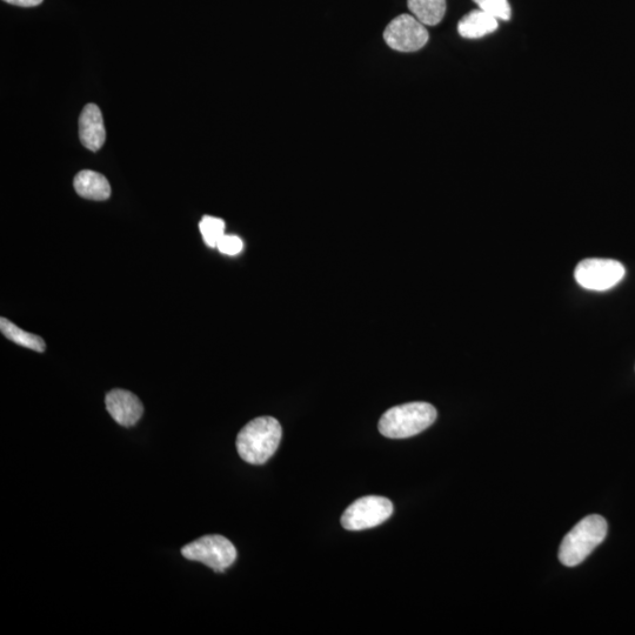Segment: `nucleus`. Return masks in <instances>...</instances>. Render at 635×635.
I'll return each mask as SVG.
<instances>
[{"instance_id": "14", "label": "nucleus", "mask_w": 635, "mask_h": 635, "mask_svg": "<svg viewBox=\"0 0 635 635\" xmlns=\"http://www.w3.org/2000/svg\"><path fill=\"white\" fill-rule=\"evenodd\" d=\"M204 242L209 247H217L220 239L225 235V222L223 219L205 216L199 224Z\"/></svg>"}, {"instance_id": "17", "label": "nucleus", "mask_w": 635, "mask_h": 635, "mask_svg": "<svg viewBox=\"0 0 635 635\" xmlns=\"http://www.w3.org/2000/svg\"><path fill=\"white\" fill-rule=\"evenodd\" d=\"M11 5L20 6V8H33L43 3V0H4Z\"/></svg>"}, {"instance_id": "1", "label": "nucleus", "mask_w": 635, "mask_h": 635, "mask_svg": "<svg viewBox=\"0 0 635 635\" xmlns=\"http://www.w3.org/2000/svg\"><path fill=\"white\" fill-rule=\"evenodd\" d=\"M282 436V426L276 418L253 419L238 434V454L246 463L263 465L277 452Z\"/></svg>"}, {"instance_id": "8", "label": "nucleus", "mask_w": 635, "mask_h": 635, "mask_svg": "<svg viewBox=\"0 0 635 635\" xmlns=\"http://www.w3.org/2000/svg\"><path fill=\"white\" fill-rule=\"evenodd\" d=\"M106 410L119 425L135 426L144 413L142 401L130 391L112 390L106 394Z\"/></svg>"}, {"instance_id": "5", "label": "nucleus", "mask_w": 635, "mask_h": 635, "mask_svg": "<svg viewBox=\"0 0 635 635\" xmlns=\"http://www.w3.org/2000/svg\"><path fill=\"white\" fill-rule=\"evenodd\" d=\"M393 514V504L384 497L369 496L360 498L347 507L342 517L345 530L363 531L377 527Z\"/></svg>"}, {"instance_id": "7", "label": "nucleus", "mask_w": 635, "mask_h": 635, "mask_svg": "<svg viewBox=\"0 0 635 635\" xmlns=\"http://www.w3.org/2000/svg\"><path fill=\"white\" fill-rule=\"evenodd\" d=\"M426 26L412 15H400L387 25L384 39L391 49L399 52H416L429 42Z\"/></svg>"}, {"instance_id": "3", "label": "nucleus", "mask_w": 635, "mask_h": 635, "mask_svg": "<svg viewBox=\"0 0 635 635\" xmlns=\"http://www.w3.org/2000/svg\"><path fill=\"white\" fill-rule=\"evenodd\" d=\"M607 521L597 514L588 516L572 528L559 548L560 563L578 566L603 543L607 536Z\"/></svg>"}, {"instance_id": "11", "label": "nucleus", "mask_w": 635, "mask_h": 635, "mask_svg": "<svg viewBox=\"0 0 635 635\" xmlns=\"http://www.w3.org/2000/svg\"><path fill=\"white\" fill-rule=\"evenodd\" d=\"M499 20L481 10H473L460 19L459 35L466 39L483 38L499 28Z\"/></svg>"}, {"instance_id": "15", "label": "nucleus", "mask_w": 635, "mask_h": 635, "mask_svg": "<svg viewBox=\"0 0 635 635\" xmlns=\"http://www.w3.org/2000/svg\"><path fill=\"white\" fill-rule=\"evenodd\" d=\"M479 10L489 13L490 16L508 22L512 16L511 5L508 0H473Z\"/></svg>"}, {"instance_id": "13", "label": "nucleus", "mask_w": 635, "mask_h": 635, "mask_svg": "<svg viewBox=\"0 0 635 635\" xmlns=\"http://www.w3.org/2000/svg\"><path fill=\"white\" fill-rule=\"evenodd\" d=\"M0 331H2L4 336L11 340V342L26 347V349L39 353H43L46 349L43 338L19 329L17 325L11 323L10 320L6 318L0 319Z\"/></svg>"}, {"instance_id": "10", "label": "nucleus", "mask_w": 635, "mask_h": 635, "mask_svg": "<svg viewBox=\"0 0 635 635\" xmlns=\"http://www.w3.org/2000/svg\"><path fill=\"white\" fill-rule=\"evenodd\" d=\"M73 186L78 196L96 202H103L111 196L109 180L95 171H80L73 180Z\"/></svg>"}, {"instance_id": "2", "label": "nucleus", "mask_w": 635, "mask_h": 635, "mask_svg": "<svg viewBox=\"0 0 635 635\" xmlns=\"http://www.w3.org/2000/svg\"><path fill=\"white\" fill-rule=\"evenodd\" d=\"M437 410L429 403H409L392 407L379 420V431L386 438L406 439L429 429Z\"/></svg>"}, {"instance_id": "12", "label": "nucleus", "mask_w": 635, "mask_h": 635, "mask_svg": "<svg viewBox=\"0 0 635 635\" xmlns=\"http://www.w3.org/2000/svg\"><path fill=\"white\" fill-rule=\"evenodd\" d=\"M411 15L425 26H436L444 19L446 0H407Z\"/></svg>"}, {"instance_id": "6", "label": "nucleus", "mask_w": 635, "mask_h": 635, "mask_svg": "<svg viewBox=\"0 0 635 635\" xmlns=\"http://www.w3.org/2000/svg\"><path fill=\"white\" fill-rule=\"evenodd\" d=\"M574 277L586 290L607 291L623 280L625 267L613 259H585L576 267Z\"/></svg>"}, {"instance_id": "9", "label": "nucleus", "mask_w": 635, "mask_h": 635, "mask_svg": "<svg viewBox=\"0 0 635 635\" xmlns=\"http://www.w3.org/2000/svg\"><path fill=\"white\" fill-rule=\"evenodd\" d=\"M79 138L86 149L97 152L102 149L106 131L102 111L95 104H88L79 117Z\"/></svg>"}, {"instance_id": "16", "label": "nucleus", "mask_w": 635, "mask_h": 635, "mask_svg": "<svg viewBox=\"0 0 635 635\" xmlns=\"http://www.w3.org/2000/svg\"><path fill=\"white\" fill-rule=\"evenodd\" d=\"M243 247V240L237 236L231 235H224L217 245V249L220 252L227 254V256H236V254L242 252Z\"/></svg>"}, {"instance_id": "4", "label": "nucleus", "mask_w": 635, "mask_h": 635, "mask_svg": "<svg viewBox=\"0 0 635 635\" xmlns=\"http://www.w3.org/2000/svg\"><path fill=\"white\" fill-rule=\"evenodd\" d=\"M184 558L198 561L217 573H224L235 564L237 550L229 539L223 536H205L182 548Z\"/></svg>"}]
</instances>
